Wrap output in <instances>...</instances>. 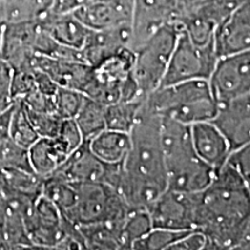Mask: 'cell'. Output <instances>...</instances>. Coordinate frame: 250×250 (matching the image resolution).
I'll return each instance as SVG.
<instances>
[{
  "label": "cell",
  "instance_id": "1",
  "mask_svg": "<svg viewBox=\"0 0 250 250\" xmlns=\"http://www.w3.org/2000/svg\"><path fill=\"white\" fill-rule=\"evenodd\" d=\"M130 140L125 160L107 165L103 183L111 187L132 208H148L167 189L161 118L142 107Z\"/></svg>",
  "mask_w": 250,
  "mask_h": 250
},
{
  "label": "cell",
  "instance_id": "2",
  "mask_svg": "<svg viewBox=\"0 0 250 250\" xmlns=\"http://www.w3.org/2000/svg\"><path fill=\"white\" fill-rule=\"evenodd\" d=\"M250 224V189L229 162L196 192V230L208 237V249H239Z\"/></svg>",
  "mask_w": 250,
  "mask_h": 250
},
{
  "label": "cell",
  "instance_id": "3",
  "mask_svg": "<svg viewBox=\"0 0 250 250\" xmlns=\"http://www.w3.org/2000/svg\"><path fill=\"white\" fill-rule=\"evenodd\" d=\"M161 142L168 189L195 193L210 184L215 170L197 155L189 125L161 118Z\"/></svg>",
  "mask_w": 250,
  "mask_h": 250
},
{
  "label": "cell",
  "instance_id": "4",
  "mask_svg": "<svg viewBox=\"0 0 250 250\" xmlns=\"http://www.w3.org/2000/svg\"><path fill=\"white\" fill-rule=\"evenodd\" d=\"M143 107L160 118L189 125L213 120L218 101L208 80H190L159 87Z\"/></svg>",
  "mask_w": 250,
  "mask_h": 250
},
{
  "label": "cell",
  "instance_id": "5",
  "mask_svg": "<svg viewBox=\"0 0 250 250\" xmlns=\"http://www.w3.org/2000/svg\"><path fill=\"white\" fill-rule=\"evenodd\" d=\"M73 184L77 191L76 201L68 210L62 212V215L77 226L100 223L110 225L118 239L124 219L132 206L103 182Z\"/></svg>",
  "mask_w": 250,
  "mask_h": 250
},
{
  "label": "cell",
  "instance_id": "6",
  "mask_svg": "<svg viewBox=\"0 0 250 250\" xmlns=\"http://www.w3.org/2000/svg\"><path fill=\"white\" fill-rule=\"evenodd\" d=\"M180 33L179 23H168L133 51V78L143 98L161 86Z\"/></svg>",
  "mask_w": 250,
  "mask_h": 250
},
{
  "label": "cell",
  "instance_id": "7",
  "mask_svg": "<svg viewBox=\"0 0 250 250\" xmlns=\"http://www.w3.org/2000/svg\"><path fill=\"white\" fill-rule=\"evenodd\" d=\"M133 58L132 50L125 48L93 67L92 79L83 94L104 105L121 100L145 99L140 96L133 78Z\"/></svg>",
  "mask_w": 250,
  "mask_h": 250
},
{
  "label": "cell",
  "instance_id": "8",
  "mask_svg": "<svg viewBox=\"0 0 250 250\" xmlns=\"http://www.w3.org/2000/svg\"><path fill=\"white\" fill-rule=\"evenodd\" d=\"M218 58L215 44L197 45L181 30L161 86L190 80H208Z\"/></svg>",
  "mask_w": 250,
  "mask_h": 250
},
{
  "label": "cell",
  "instance_id": "9",
  "mask_svg": "<svg viewBox=\"0 0 250 250\" xmlns=\"http://www.w3.org/2000/svg\"><path fill=\"white\" fill-rule=\"evenodd\" d=\"M208 83L218 103L250 94V49L219 57Z\"/></svg>",
  "mask_w": 250,
  "mask_h": 250
},
{
  "label": "cell",
  "instance_id": "10",
  "mask_svg": "<svg viewBox=\"0 0 250 250\" xmlns=\"http://www.w3.org/2000/svg\"><path fill=\"white\" fill-rule=\"evenodd\" d=\"M153 227L190 232L196 230V192L166 189L147 208Z\"/></svg>",
  "mask_w": 250,
  "mask_h": 250
},
{
  "label": "cell",
  "instance_id": "11",
  "mask_svg": "<svg viewBox=\"0 0 250 250\" xmlns=\"http://www.w3.org/2000/svg\"><path fill=\"white\" fill-rule=\"evenodd\" d=\"M33 249H57L65 234V217L48 197L41 195L24 217Z\"/></svg>",
  "mask_w": 250,
  "mask_h": 250
},
{
  "label": "cell",
  "instance_id": "12",
  "mask_svg": "<svg viewBox=\"0 0 250 250\" xmlns=\"http://www.w3.org/2000/svg\"><path fill=\"white\" fill-rule=\"evenodd\" d=\"M177 18L176 0H132L130 49L134 51L160 28L177 22Z\"/></svg>",
  "mask_w": 250,
  "mask_h": 250
},
{
  "label": "cell",
  "instance_id": "13",
  "mask_svg": "<svg viewBox=\"0 0 250 250\" xmlns=\"http://www.w3.org/2000/svg\"><path fill=\"white\" fill-rule=\"evenodd\" d=\"M223 133L235 152L250 144V94L218 103L217 114L211 121Z\"/></svg>",
  "mask_w": 250,
  "mask_h": 250
},
{
  "label": "cell",
  "instance_id": "14",
  "mask_svg": "<svg viewBox=\"0 0 250 250\" xmlns=\"http://www.w3.org/2000/svg\"><path fill=\"white\" fill-rule=\"evenodd\" d=\"M71 13L90 30L130 26L132 0H90Z\"/></svg>",
  "mask_w": 250,
  "mask_h": 250
},
{
  "label": "cell",
  "instance_id": "15",
  "mask_svg": "<svg viewBox=\"0 0 250 250\" xmlns=\"http://www.w3.org/2000/svg\"><path fill=\"white\" fill-rule=\"evenodd\" d=\"M33 66L44 72L57 86L77 89L83 93L93 74V67L86 62L48 56L36 55L34 57Z\"/></svg>",
  "mask_w": 250,
  "mask_h": 250
},
{
  "label": "cell",
  "instance_id": "16",
  "mask_svg": "<svg viewBox=\"0 0 250 250\" xmlns=\"http://www.w3.org/2000/svg\"><path fill=\"white\" fill-rule=\"evenodd\" d=\"M215 49L219 57L250 49V0L240 5L218 27Z\"/></svg>",
  "mask_w": 250,
  "mask_h": 250
},
{
  "label": "cell",
  "instance_id": "17",
  "mask_svg": "<svg viewBox=\"0 0 250 250\" xmlns=\"http://www.w3.org/2000/svg\"><path fill=\"white\" fill-rule=\"evenodd\" d=\"M193 147L197 155L215 171L227 164L232 151L223 133L211 121L190 126Z\"/></svg>",
  "mask_w": 250,
  "mask_h": 250
},
{
  "label": "cell",
  "instance_id": "18",
  "mask_svg": "<svg viewBox=\"0 0 250 250\" xmlns=\"http://www.w3.org/2000/svg\"><path fill=\"white\" fill-rule=\"evenodd\" d=\"M105 169L107 165L90 151L85 140L54 174L71 183L103 182Z\"/></svg>",
  "mask_w": 250,
  "mask_h": 250
},
{
  "label": "cell",
  "instance_id": "19",
  "mask_svg": "<svg viewBox=\"0 0 250 250\" xmlns=\"http://www.w3.org/2000/svg\"><path fill=\"white\" fill-rule=\"evenodd\" d=\"M130 26L107 30H90L83 52V62L95 67L99 64L117 54L121 50L130 48Z\"/></svg>",
  "mask_w": 250,
  "mask_h": 250
},
{
  "label": "cell",
  "instance_id": "20",
  "mask_svg": "<svg viewBox=\"0 0 250 250\" xmlns=\"http://www.w3.org/2000/svg\"><path fill=\"white\" fill-rule=\"evenodd\" d=\"M40 22L58 44L71 49L83 50L90 33V29L78 20L73 13L51 12Z\"/></svg>",
  "mask_w": 250,
  "mask_h": 250
},
{
  "label": "cell",
  "instance_id": "21",
  "mask_svg": "<svg viewBox=\"0 0 250 250\" xmlns=\"http://www.w3.org/2000/svg\"><path fill=\"white\" fill-rule=\"evenodd\" d=\"M28 152L31 168L42 177L54 174L70 155L57 137H40Z\"/></svg>",
  "mask_w": 250,
  "mask_h": 250
},
{
  "label": "cell",
  "instance_id": "22",
  "mask_svg": "<svg viewBox=\"0 0 250 250\" xmlns=\"http://www.w3.org/2000/svg\"><path fill=\"white\" fill-rule=\"evenodd\" d=\"M90 151L105 165L122 164L129 153L130 133L105 129L88 140Z\"/></svg>",
  "mask_w": 250,
  "mask_h": 250
},
{
  "label": "cell",
  "instance_id": "23",
  "mask_svg": "<svg viewBox=\"0 0 250 250\" xmlns=\"http://www.w3.org/2000/svg\"><path fill=\"white\" fill-rule=\"evenodd\" d=\"M55 0H0V18L4 23L35 22L54 9Z\"/></svg>",
  "mask_w": 250,
  "mask_h": 250
},
{
  "label": "cell",
  "instance_id": "24",
  "mask_svg": "<svg viewBox=\"0 0 250 250\" xmlns=\"http://www.w3.org/2000/svg\"><path fill=\"white\" fill-rule=\"evenodd\" d=\"M146 99L121 100L105 105V125L107 129L130 133L139 116Z\"/></svg>",
  "mask_w": 250,
  "mask_h": 250
},
{
  "label": "cell",
  "instance_id": "25",
  "mask_svg": "<svg viewBox=\"0 0 250 250\" xmlns=\"http://www.w3.org/2000/svg\"><path fill=\"white\" fill-rule=\"evenodd\" d=\"M83 139L88 142L96 134L107 129L105 125V105L101 102L87 98L73 118Z\"/></svg>",
  "mask_w": 250,
  "mask_h": 250
},
{
  "label": "cell",
  "instance_id": "26",
  "mask_svg": "<svg viewBox=\"0 0 250 250\" xmlns=\"http://www.w3.org/2000/svg\"><path fill=\"white\" fill-rule=\"evenodd\" d=\"M153 228L147 208H131L118 234L121 249H132L133 243L142 239Z\"/></svg>",
  "mask_w": 250,
  "mask_h": 250
},
{
  "label": "cell",
  "instance_id": "27",
  "mask_svg": "<svg viewBox=\"0 0 250 250\" xmlns=\"http://www.w3.org/2000/svg\"><path fill=\"white\" fill-rule=\"evenodd\" d=\"M8 132L9 138H12L14 142L27 148H29L40 138L35 127L31 124L26 108L20 100L14 101L11 120H9Z\"/></svg>",
  "mask_w": 250,
  "mask_h": 250
},
{
  "label": "cell",
  "instance_id": "28",
  "mask_svg": "<svg viewBox=\"0 0 250 250\" xmlns=\"http://www.w3.org/2000/svg\"><path fill=\"white\" fill-rule=\"evenodd\" d=\"M42 195L48 197L50 201L55 203L62 213L74 204L77 191L73 183L51 174L43 180Z\"/></svg>",
  "mask_w": 250,
  "mask_h": 250
},
{
  "label": "cell",
  "instance_id": "29",
  "mask_svg": "<svg viewBox=\"0 0 250 250\" xmlns=\"http://www.w3.org/2000/svg\"><path fill=\"white\" fill-rule=\"evenodd\" d=\"M86 249H121L117 234L105 223L79 226Z\"/></svg>",
  "mask_w": 250,
  "mask_h": 250
},
{
  "label": "cell",
  "instance_id": "30",
  "mask_svg": "<svg viewBox=\"0 0 250 250\" xmlns=\"http://www.w3.org/2000/svg\"><path fill=\"white\" fill-rule=\"evenodd\" d=\"M0 169L34 171L30 166L28 148L8 137L0 145Z\"/></svg>",
  "mask_w": 250,
  "mask_h": 250
},
{
  "label": "cell",
  "instance_id": "31",
  "mask_svg": "<svg viewBox=\"0 0 250 250\" xmlns=\"http://www.w3.org/2000/svg\"><path fill=\"white\" fill-rule=\"evenodd\" d=\"M191 232V230H190ZM189 232L167 229V228L153 227L142 239L133 243L132 249L142 250H168L177 240Z\"/></svg>",
  "mask_w": 250,
  "mask_h": 250
},
{
  "label": "cell",
  "instance_id": "32",
  "mask_svg": "<svg viewBox=\"0 0 250 250\" xmlns=\"http://www.w3.org/2000/svg\"><path fill=\"white\" fill-rule=\"evenodd\" d=\"M85 99L86 95L80 90L58 86L54 95L56 114L62 120L74 118Z\"/></svg>",
  "mask_w": 250,
  "mask_h": 250
},
{
  "label": "cell",
  "instance_id": "33",
  "mask_svg": "<svg viewBox=\"0 0 250 250\" xmlns=\"http://www.w3.org/2000/svg\"><path fill=\"white\" fill-rule=\"evenodd\" d=\"M23 104V103H22ZM26 108V107H24ZM29 120L40 137H55L58 133L62 118L54 111H33L26 108Z\"/></svg>",
  "mask_w": 250,
  "mask_h": 250
},
{
  "label": "cell",
  "instance_id": "34",
  "mask_svg": "<svg viewBox=\"0 0 250 250\" xmlns=\"http://www.w3.org/2000/svg\"><path fill=\"white\" fill-rule=\"evenodd\" d=\"M12 79L13 68L0 57V115L11 109L14 104V99L12 95Z\"/></svg>",
  "mask_w": 250,
  "mask_h": 250
},
{
  "label": "cell",
  "instance_id": "35",
  "mask_svg": "<svg viewBox=\"0 0 250 250\" xmlns=\"http://www.w3.org/2000/svg\"><path fill=\"white\" fill-rule=\"evenodd\" d=\"M55 137H57L59 142L65 146V148L67 149L70 154L76 151L81 144L85 142L73 118L62 120L58 133Z\"/></svg>",
  "mask_w": 250,
  "mask_h": 250
},
{
  "label": "cell",
  "instance_id": "36",
  "mask_svg": "<svg viewBox=\"0 0 250 250\" xmlns=\"http://www.w3.org/2000/svg\"><path fill=\"white\" fill-rule=\"evenodd\" d=\"M208 237L199 230H191L181 237L168 250H204L208 249Z\"/></svg>",
  "mask_w": 250,
  "mask_h": 250
},
{
  "label": "cell",
  "instance_id": "37",
  "mask_svg": "<svg viewBox=\"0 0 250 250\" xmlns=\"http://www.w3.org/2000/svg\"><path fill=\"white\" fill-rule=\"evenodd\" d=\"M228 162L239 171L250 189V144L233 152Z\"/></svg>",
  "mask_w": 250,
  "mask_h": 250
},
{
  "label": "cell",
  "instance_id": "38",
  "mask_svg": "<svg viewBox=\"0 0 250 250\" xmlns=\"http://www.w3.org/2000/svg\"><path fill=\"white\" fill-rule=\"evenodd\" d=\"M88 1L90 0H55L52 12H55V13H71L74 9Z\"/></svg>",
  "mask_w": 250,
  "mask_h": 250
},
{
  "label": "cell",
  "instance_id": "39",
  "mask_svg": "<svg viewBox=\"0 0 250 250\" xmlns=\"http://www.w3.org/2000/svg\"><path fill=\"white\" fill-rule=\"evenodd\" d=\"M13 108V105H12ZM12 108L8 109L7 111H5L4 114L0 115V145L1 143H4L6 139L9 137V120H11V114H12Z\"/></svg>",
  "mask_w": 250,
  "mask_h": 250
},
{
  "label": "cell",
  "instance_id": "40",
  "mask_svg": "<svg viewBox=\"0 0 250 250\" xmlns=\"http://www.w3.org/2000/svg\"><path fill=\"white\" fill-rule=\"evenodd\" d=\"M205 1L206 0H176L177 6H179V17L181 14L186 13V12H189L191 9L196 8L197 6L202 5Z\"/></svg>",
  "mask_w": 250,
  "mask_h": 250
},
{
  "label": "cell",
  "instance_id": "41",
  "mask_svg": "<svg viewBox=\"0 0 250 250\" xmlns=\"http://www.w3.org/2000/svg\"><path fill=\"white\" fill-rule=\"evenodd\" d=\"M240 249H250V236L247 237L245 241L242 242V245L240 246Z\"/></svg>",
  "mask_w": 250,
  "mask_h": 250
},
{
  "label": "cell",
  "instance_id": "42",
  "mask_svg": "<svg viewBox=\"0 0 250 250\" xmlns=\"http://www.w3.org/2000/svg\"><path fill=\"white\" fill-rule=\"evenodd\" d=\"M4 21L1 20V18H0V39H1V33H2V27H4Z\"/></svg>",
  "mask_w": 250,
  "mask_h": 250
},
{
  "label": "cell",
  "instance_id": "43",
  "mask_svg": "<svg viewBox=\"0 0 250 250\" xmlns=\"http://www.w3.org/2000/svg\"><path fill=\"white\" fill-rule=\"evenodd\" d=\"M0 249H2V246H1V242H0Z\"/></svg>",
  "mask_w": 250,
  "mask_h": 250
}]
</instances>
